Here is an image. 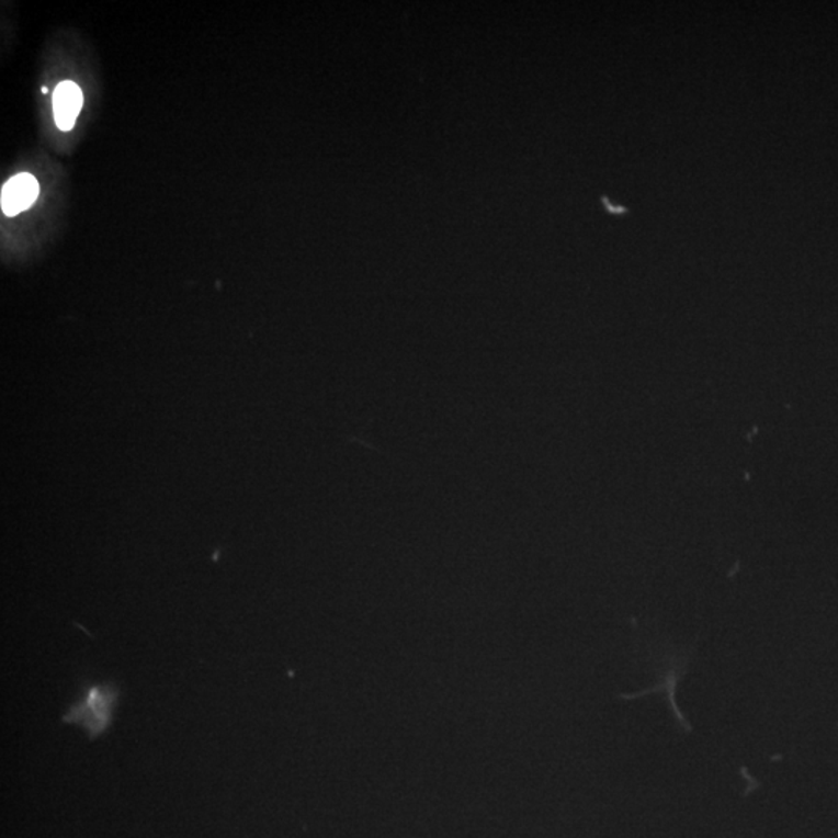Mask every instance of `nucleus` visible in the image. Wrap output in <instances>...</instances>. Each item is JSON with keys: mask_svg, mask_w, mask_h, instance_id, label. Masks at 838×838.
I'll use <instances>...</instances> for the list:
<instances>
[{"mask_svg": "<svg viewBox=\"0 0 838 838\" xmlns=\"http://www.w3.org/2000/svg\"><path fill=\"white\" fill-rule=\"evenodd\" d=\"M120 701V690L114 682L84 683L80 698L67 710L63 722L80 725L95 740L111 728L115 709Z\"/></svg>", "mask_w": 838, "mask_h": 838, "instance_id": "nucleus-1", "label": "nucleus"}, {"mask_svg": "<svg viewBox=\"0 0 838 838\" xmlns=\"http://www.w3.org/2000/svg\"><path fill=\"white\" fill-rule=\"evenodd\" d=\"M82 107L81 89L73 81H63L54 93L56 125L61 131H70Z\"/></svg>", "mask_w": 838, "mask_h": 838, "instance_id": "nucleus-3", "label": "nucleus"}, {"mask_svg": "<svg viewBox=\"0 0 838 838\" xmlns=\"http://www.w3.org/2000/svg\"><path fill=\"white\" fill-rule=\"evenodd\" d=\"M37 194H39V185L32 174L14 175L3 185L2 197H0L2 212L7 216H16L32 207Z\"/></svg>", "mask_w": 838, "mask_h": 838, "instance_id": "nucleus-2", "label": "nucleus"}]
</instances>
